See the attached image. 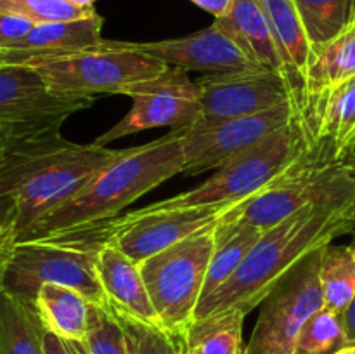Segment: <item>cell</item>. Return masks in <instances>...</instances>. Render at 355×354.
Instances as JSON below:
<instances>
[{"label":"cell","instance_id":"obj_17","mask_svg":"<svg viewBox=\"0 0 355 354\" xmlns=\"http://www.w3.org/2000/svg\"><path fill=\"white\" fill-rule=\"evenodd\" d=\"M104 19L99 14L75 21L35 24L14 47L0 51V65H19L30 58L62 56L101 44Z\"/></svg>","mask_w":355,"mask_h":354},{"label":"cell","instance_id":"obj_11","mask_svg":"<svg viewBox=\"0 0 355 354\" xmlns=\"http://www.w3.org/2000/svg\"><path fill=\"white\" fill-rule=\"evenodd\" d=\"M123 96L130 97L132 108L118 124L94 141L97 146H107L116 139L148 128H189L200 118L201 103L196 82L189 78L186 69L177 66H168L159 75L127 87Z\"/></svg>","mask_w":355,"mask_h":354},{"label":"cell","instance_id":"obj_32","mask_svg":"<svg viewBox=\"0 0 355 354\" xmlns=\"http://www.w3.org/2000/svg\"><path fill=\"white\" fill-rule=\"evenodd\" d=\"M35 24L24 17L12 16V14H0V51L10 49L19 44Z\"/></svg>","mask_w":355,"mask_h":354},{"label":"cell","instance_id":"obj_22","mask_svg":"<svg viewBox=\"0 0 355 354\" xmlns=\"http://www.w3.org/2000/svg\"><path fill=\"white\" fill-rule=\"evenodd\" d=\"M45 326L33 302L0 287V354H45Z\"/></svg>","mask_w":355,"mask_h":354},{"label":"cell","instance_id":"obj_23","mask_svg":"<svg viewBox=\"0 0 355 354\" xmlns=\"http://www.w3.org/2000/svg\"><path fill=\"white\" fill-rule=\"evenodd\" d=\"M215 233H217V246L208 266L201 298L214 294L241 267L243 260L252 252V248L259 243L266 231L257 226L246 224L232 226V228L217 226Z\"/></svg>","mask_w":355,"mask_h":354},{"label":"cell","instance_id":"obj_12","mask_svg":"<svg viewBox=\"0 0 355 354\" xmlns=\"http://www.w3.org/2000/svg\"><path fill=\"white\" fill-rule=\"evenodd\" d=\"M196 87L201 111L196 124L189 127L194 130L290 103L286 82L270 69L205 75L196 80Z\"/></svg>","mask_w":355,"mask_h":354},{"label":"cell","instance_id":"obj_30","mask_svg":"<svg viewBox=\"0 0 355 354\" xmlns=\"http://www.w3.org/2000/svg\"><path fill=\"white\" fill-rule=\"evenodd\" d=\"M83 346L87 347L89 354H130L123 328L110 304H92Z\"/></svg>","mask_w":355,"mask_h":354},{"label":"cell","instance_id":"obj_42","mask_svg":"<svg viewBox=\"0 0 355 354\" xmlns=\"http://www.w3.org/2000/svg\"><path fill=\"white\" fill-rule=\"evenodd\" d=\"M350 174H352V177H354V180H355V170H350Z\"/></svg>","mask_w":355,"mask_h":354},{"label":"cell","instance_id":"obj_5","mask_svg":"<svg viewBox=\"0 0 355 354\" xmlns=\"http://www.w3.org/2000/svg\"><path fill=\"white\" fill-rule=\"evenodd\" d=\"M215 229L196 233L139 262L159 325L175 337L186 335L194 323L217 246Z\"/></svg>","mask_w":355,"mask_h":354},{"label":"cell","instance_id":"obj_16","mask_svg":"<svg viewBox=\"0 0 355 354\" xmlns=\"http://www.w3.org/2000/svg\"><path fill=\"white\" fill-rule=\"evenodd\" d=\"M96 269L111 307L149 325L162 326L137 260L113 243H101L96 248Z\"/></svg>","mask_w":355,"mask_h":354},{"label":"cell","instance_id":"obj_29","mask_svg":"<svg viewBox=\"0 0 355 354\" xmlns=\"http://www.w3.org/2000/svg\"><path fill=\"white\" fill-rule=\"evenodd\" d=\"M0 14L24 17L33 24H47L90 17L96 9L76 6L69 0H0Z\"/></svg>","mask_w":355,"mask_h":354},{"label":"cell","instance_id":"obj_41","mask_svg":"<svg viewBox=\"0 0 355 354\" xmlns=\"http://www.w3.org/2000/svg\"><path fill=\"white\" fill-rule=\"evenodd\" d=\"M350 250H352V255L355 257V245H350Z\"/></svg>","mask_w":355,"mask_h":354},{"label":"cell","instance_id":"obj_27","mask_svg":"<svg viewBox=\"0 0 355 354\" xmlns=\"http://www.w3.org/2000/svg\"><path fill=\"white\" fill-rule=\"evenodd\" d=\"M347 346L340 312L322 305L309 316L295 344V354H331Z\"/></svg>","mask_w":355,"mask_h":354},{"label":"cell","instance_id":"obj_35","mask_svg":"<svg viewBox=\"0 0 355 354\" xmlns=\"http://www.w3.org/2000/svg\"><path fill=\"white\" fill-rule=\"evenodd\" d=\"M191 2L200 7V9L207 10L214 17H220L231 6V0H191Z\"/></svg>","mask_w":355,"mask_h":354},{"label":"cell","instance_id":"obj_26","mask_svg":"<svg viewBox=\"0 0 355 354\" xmlns=\"http://www.w3.org/2000/svg\"><path fill=\"white\" fill-rule=\"evenodd\" d=\"M321 287L326 307L343 312L355 295V257L350 246L333 243L326 246L321 260Z\"/></svg>","mask_w":355,"mask_h":354},{"label":"cell","instance_id":"obj_34","mask_svg":"<svg viewBox=\"0 0 355 354\" xmlns=\"http://www.w3.org/2000/svg\"><path fill=\"white\" fill-rule=\"evenodd\" d=\"M343 323V330H345V340L347 346H355V295L350 301V304L340 312Z\"/></svg>","mask_w":355,"mask_h":354},{"label":"cell","instance_id":"obj_33","mask_svg":"<svg viewBox=\"0 0 355 354\" xmlns=\"http://www.w3.org/2000/svg\"><path fill=\"white\" fill-rule=\"evenodd\" d=\"M45 354H89L83 342H73V340H64L55 333L45 330L44 337Z\"/></svg>","mask_w":355,"mask_h":354},{"label":"cell","instance_id":"obj_7","mask_svg":"<svg viewBox=\"0 0 355 354\" xmlns=\"http://www.w3.org/2000/svg\"><path fill=\"white\" fill-rule=\"evenodd\" d=\"M350 180L352 176L345 160H336L321 144H314L283 176L232 208L218 226L232 228L250 224L266 231Z\"/></svg>","mask_w":355,"mask_h":354},{"label":"cell","instance_id":"obj_6","mask_svg":"<svg viewBox=\"0 0 355 354\" xmlns=\"http://www.w3.org/2000/svg\"><path fill=\"white\" fill-rule=\"evenodd\" d=\"M311 139L305 134L302 125L293 120L260 141L259 144L225 162L224 165L218 167L210 179L201 183L194 189L153 205L191 207V205H208L250 198L283 176L311 149Z\"/></svg>","mask_w":355,"mask_h":354},{"label":"cell","instance_id":"obj_25","mask_svg":"<svg viewBox=\"0 0 355 354\" xmlns=\"http://www.w3.org/2000/svg\"><path fill=\"white\" fill-rule=\"evenodd\" d=\"M312 49H319L355 23V0H293Z\"/></svg>","mask_w":355,"mask_h":354},{"label":"cell","instance_id":"obj_4","mask_svg":"<svg viewBox=\"0 0 355 354\" xmlns=\"http://www.w3.org/2000/svg\"><path fill=\"white\" fill-rule=\"evenodd\" d=\"M19 65L31 66L52 90L94 97L123 94L127 87L168 69L166 62L141 51L135 42L111 40L71 54L30 58Z\"/></svg>","mask_w":355,"mask_h":354},{"label":"cell","instance_id":"obj_13","mask_svg":"<svg viewBox=\"0 0 355 354\" xmlns=\"http://www.w3.org/2000/svg\"><path fill=\"white\" fill-rule=\"evenodd\" d=\"M295 120L290 103L262 113L232 118L211 127L187 128L184 135L182 174L198 176L218 169L239 153L259 144L270 134Z\"/></svg>","mask_w":355,"mask_h":354},{"label":"cell","instance_id":"obj_19","mask_svg":"<svg viewBox=\"0 0 355 354\" xmlns=\"http://www.w3.org/2000/svg\"><path fill=\"white\" fill-rule=\"evenodd\" d=\"M314 144H321L336 160L352 155L355 148V76L326 90L318 101L314 111Z\"/></svg>","mask_w":355,"mask_h":354},{"label":"cell","instance_id":"obj_15","mask_svg":"<svg viewBox=\"0 0 355 354\" xmlns=\"http://www.w3.org/2000/svg\"><path fill=\"white\" fill-rule=\"evenodd\" d=\"M135 45L149 56L162 59L168 66H177L186 71L217 75L257 69V66L243 54L238 44L215 23L186 37L141 42Z\"/></svg>","mask_w":355,"mask_h":354},{"label":"cell","instance_id":"obj_37","mask_svg":"<svg viewBox=\"0 0 355 354\" xmlns=\"http://www.w3.org/2000/svg\"><path fill=\"white\" fill-rule=\"evenodd\" d=\"M69 2L76 3V6H82V7H94V3H96L97 0H69Z\"/></svg>","mask_w":355,"mask_h":354},{"label":"cell","instance_id":"obj_10","mask_svg":"<svg viewBox=\"0 0 355 354\" xmlns=\"http://www.w3.org/2000/svg\"><path fill=\"white\" fill-rule=\"evenodd\" d=\"M96 99L52 90L31 66L0 65V130L10 139L58 134L64 120Z\"/></svg>","mask_w":355,"mask_h":354},{"label":"cell","instance_id":"obj_21","mask_svg":"<svg viewBox=\"0 0 355 354\" xmlns=\"http://www.w3.org/2000/svg\"><path fill=\"white\" fill-rule=\"evenodd\" d=\"M35 307L45 330L64 340H85L92 302L80 292L61 285H42L35 297Z\"/></svg>","mask_w":355,"mask_h":354},{"label":"cell","instance_id":"obj_2","mask_svg":"<svg viewBox=\"0 0 355 354\" xmlns=\"http://www.w3.org/2000/svg\"><path fill=\"white\" fill-rule=\"evenodd\" d=\"M120 149L78 144L58 134L12 139L0 169V193L17 212V242L35 224L71 200Z\"/></svg>","mask_w":355,"mask_h":354},{"label":"cell","instance_id":"obj_1","mask_svg":"<svg viewBox=\"0 0 355 354\" xmlns=\"http://www.w3.org/2000/svg\"><path fill=\"white\" fill-rule=\"evenodd\" d=\"M352 176V174H350ZM355 233V180L312 201L266 229L241 267L220 288L201 298L196 319L227 311L248 316L302 259Z\"/></svg>","mask_w":355,"mask_h":354},{"label":"cell","instance_id":"obj_36","mask_svg":"<svg viewBox=\"0 0 355 354\" xmlns=\"http://www.w3.org/2000/svg\"><path fill=\"white\" fill-rule=\"evenodd\" d=\"M10 141H12V139L9 137V134H6L3 130H0V169H2L3 158H6V153H7V148H9Z\"/></svg>","mask_w":355,"mask_h":354},{"label":"cell","instance_id":"obj_40","mask_svg":"<svg viewBox=\"0 0 355 354\" xmlns=\"http://www.w3.org/2000/svg\"><path fill=\"white\" fill-rule=\"evenodd\" d=\"M184 354H198V353H194V351L187 349V347H186V344H184Z\"/></svg>","mask_w":355,"mask_h":354},{"label":"cell","instance_id":"obj_8","mask_svg":"<svg viewBox=\"0 0 355 354\" xmlns=\"http://www.w3.org/2000/svg\"><path fill=\"white\" fill-rule=\"evenodd\" d=\"M42 285H61L80 292L96 305H107L96 269V248L68 242L17 243L2 287L33 302Z\"/></svg>","mask_w":355,"mask_h":354},{"label":"cell","instance_id":"obj_39","mask_svg":"<svg viewBox=\"0 0 355 354\" xmlns=\"http://www.w3.org/2000/svg\"><path fill=\"white\" fill-rule=\"evenodd\" d=\"M343 160H345L347 169H349V170H355V155H354V153H352V155L347 156V158H343Z\"/></svg>","mask_w":355,"mask_h":354},{"label":"cell","instance_id":"obj_14","mask_svg":"<svg viewBox=\"0 0 355 354\" xmlns=\"http://www.w3.org/2000/svg\"><path fill=\"white\" fill-rule=\"evenodd\" d=\"M272 31L274 44L281 61V75L290 92V106L295 120L302 125L312 142L311 101H309L307 75L314 49L309 40L300 12L293 0H257Z\"/></svg>","mask_w":355,"mask_h":354},{"label":"cell","instance_id":"obj_24","mask_svg":"<svg viewBox=\"0 0 355 354\" xmlns=\"http://www.w3.org/2000/svg\"><path fill=\"white\" fill-rule=\"evenodd\" d=\"M245 318L241 311H227L196 319L182 337L184 344L198 354H246Z\"/></svg>","mask_w":355,"mask_h":354},{"label":"cell","instance_id":"obj_18","mask_svg":"<svg viewBox=\"0 0 355 354\" xmlns=\"http://www.w3.org/2000/svg\"><path fill=\"white\" fill-rule=\"evenodd\" d=\"M214 23L238 44L257 68L281 75V61L272 31L257 0H231L225 14L215 17Z\"/></svg>","mask_w":355,"mask_h":354},{"label":"cell","instance_id":"obj_20","mask_svg":"<svg viewBox=\"0 0 355 354\" xmlns=\"http://www.w3.org/2000/svg\"><path fill=\"white\" fill-rule=\"evenodd\" d=\"M355 76V23L336 35L333 40L315 49L309 66L307 87L311 101V135L314 144V111L322 94L331 87Z\"/></svg>","mask_w":355,"mask_h":354},{"label":"cell","instance_id":"obj_28","mask_svg":"<svg viewBox=\"0 0 355 354\" xmlns=\"http://www.w3.org/2000/svg\"><path fill=\"white\" fill-rule=\"evenodd\" d=\"M111 309L123 328L130 354H184L182 337L172 335L162 326L149 325L114 307Z\"/></svg>","mask_w":355,"mask_h":354},{"label":"cell","instance_id":"obj_3","mask_svg":"<svg viewBox=\"0 0 355 354\" xmlns=\"http://www.w3.org/2000/svg\"><path fill=\"white\" fill-rule=\"evenodd\" d=\"M187 128L137 148L120 149L75 196L35 224L17 243L45 242L75 229L118 217L127 205L184 170V135Z\"/></svg>","mask_w":355,"mask_h":354},{"label":"cell","instance_id":"obj_31","mask_svg":"<svg viewBox=\"0 0 355 354\" xmlns=\"http://www.w3.org/2000/svg\"><path fill=\"white\" fill-rule=\"evenodd\" d=\"M17 245V212L12 196L0 193V287Z\"/></svg>","mask_w":355,"mask_h":354},{"label":"cell","instance_id":"obj_38","mask_svg":"<svg viewBox=\"0 0 355 354\" xmlns=\"http://www.w3.org/2000/svg\"><path fill=\"white\" fill-rule=\"evenodd\" d=\"M331 354H355V346H345V347H342V349L335 351V353H331Z\"/></svg>","mask_w":355,"mask_h":354},{"label":"cell","instance_id":"obj_9","mask_svg":"<svg viewBox=\"0 0 355 354\" xmlns=\"http://www.w3.org/2000/svg\"><path fill=\"white\" fill-rule=\"evenodd\" d=\"M324 248L302 259L260 304L262 309L246 344V354H295L300 328L309 316L324 305L321 287Z\"/></svg>","mask_w":355,"mask_h":354}]
</instances>
